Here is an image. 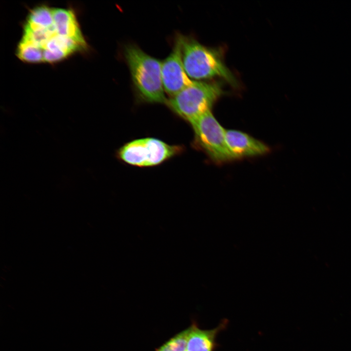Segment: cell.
I'll return each instance as SVG.
<instances>
[{"label": "cell", "instance_id": "7", "mask_svg": "<svg viewBox=\"0 0 351 351\" xmlns=\"http://www.w3.org/2000/svg\"><path fill=\"white\" fill-rule=\"evenodd\" d=\"M225 138L234 160L261 156L271 151L267 144L240 130H226Z\"/></svg>", "mask_w": 351, "mask_h": 351}, {"label": "cell", "instance_id": "10", "mask_svg": "<svg viewBox=\"0 0 351 351\" xmlns=\"http://www.w3.org/2000/svg\"><path fill=\"white\" fill-rule=\"evenodd\" d=\"M54 26L53 9L41 5L30 12L24 28L30 30L49 29Z\"/></svg>", "mask_w": 351, "mask_h": 351}, {"label": "cell", "instance_id": "3", "mask_svg": "<svg viewBox=\"0 0 351 351\" xmlns=\"http://www.w3.org/2000/svg\"><path fill=\"white\" fill-rule=\"evenodd\" d=\"M224 94L219 81L195 80L194 83L167 100L166 104L176 115L187 121L209 111Z\"/></svg>", "mask_w": 351, "mask_h": 351}, {"label": "cell", "instance_id": "14", "mask_svg": "<svg viewBox=\"0 0 351 351\" xmlns=\"http://www.w3.org/2000/svg\"></svg>", "mask_w": 351, "mask_h": 351}, {"label": "cell", "instance_id": "5", "mask_svg": "<svg viewBox=\"0 0 351 351\" xmlns=\"http://www.w3.org/2000/svg\"><path fill=\"white\" fill-rule=\"evenodd\" d=\"M183 152L182 147L169 144L155 137L136 139L125 143L117 152V157L139 167L157 166Z\"/></svg>", "mask_w": 351, "mask_h": 351}, {"label": "cell", "instance_id": "8", "mask_svg": "<svg viewBox=\"0 0 351 351\" xmlns=\"http://www.w3.org/2000/svg\"><path fill=\"white\" fill-rule=\"evenodd\" d=\"M54 26L58 35L70 38L86 46L73 11L63 8L53 9Z\"/></svg>", "mask_w": 351, "mask_h": 351}, {"label": "cell", "instance_id": "6", "mask_svg": "<svg viewBox=\"0 0 351 351\" xmlns=\"http://www.w3.org/2000/svg\"><path fill=\"white\" fill-rule=\"evenodd\" d=\"M182 35L176 36L172 50L161 61V77L165 92L170 97L192 84L194 81L187 75L182 57Z\"/></svg>", "mask_w": 351, "mask_h": 351}, {"label": "cell", "instance_id": "9", "mask_svg": "<svg viewBox=\"0 0 351 351\" xmlns=\"http://www.w3.org/2000/svg\"><path fill=\"white\" fill-rule=\"evenodd\" d=\"M218 329L202 330L194 325L189 328L186 351H212Z\"/></svg>", "mask_w": 351, "mask_h": 351}, {"label": "cell", "instance_id": "11", "mask_svg": "<svg viewBox=\"0 0 351 351\" xmlns=\"http://www.w3.org/2000/svg\"><path fill=\"white\" fill-rule=\"evenodd\" d=\"M18 58L26 62L39 63L44 61L43 50L30 41L22 38L17 49Z\"/></svg>", "mask_w": 351, "mask_h": 351}, {"label": "cell", "instance_id": "4", "mask_svg": "<svg viewBox=\"0 0 351 351\" xmlns=\"http://www.w3.org/2000/svg\"><path fill=\"white\" fill-rule=\"evenodd\" d=\"M194 133L195 146L206 154L214 164L222 165L234 160L227 147L225 131L212 111L189 123Z\"/></svg>", "mask_w": 351, "mask_h": 351}, {"label": "cell", "instance_id": "12", "mask_svg": "<svg viewBox=\"0 0 351 351\" xmlns=\"http://www.w3.org/2000/svg\"><path fill=\"white\" fill-rule=\"evenodd\" d=\"M189 329L179 333L156 351H185Z\"/></svg>", "mask_w": 351, "mask_h": 351}, {"label": "cell", "instance_id": "1", "mask_svg": "<svg viewBox=\"0 0 351 351\" xmlns=\"http://www.w3.org/2000/svg\"><path fill=\"white\" fill-rule=\"evenodd\" d=\"M124 56L138 98L146 103L166 104L161 61L134 44L125 47Z\"/></svg>", "mask_w": 351, "mask_h": 351}, {"label": "cell", "instance_id": "2", "mask_svg": "<svg viewBox=\"0 0 351 351\" xmlns=\"http://www.w3.org/2000/svg\"><path fill=\"white\" fill-rule=\"evenodd\" d=\"M182 57L185 71L192 79L203 81L220 78L234 87L238 86L236 78L226 66L219 49L206 46L194 38L182 35Z\"/></svg>", "mask_w": 351, "mask_h": 351}, {"label": "cell", "instance_id": "13", "mask_svg": "<svg viewBox=\"0 0 351 351\" xmlns=\"http://www.w3.org/2000/svg\"><path fill=\"white\" fill-rule=\"evenodd\" d=\"M68 57L64 52L60 50H43L44 62L54 63L59 61Z\"/></svg>", "mask_w": 351, "mask_h": 351}]
</instances>
